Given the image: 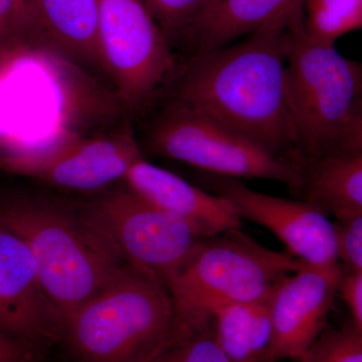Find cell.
<instances>
[{
    "label": "cell",
    "instance_id": "obj_24",
    "mask_svg": "<svg viewBox=\"0 0 362 362\" xmlns=\"http://www.w3.org/2000/svg\"><path fill=\"white\" fill-rule=\"evenodd\" d=\"M335 250L344 271H362V216L333 223Z\"/></svg>",
    "mask_w": 362,
    "mask_h": 362
},
{
    "label": "cell",
    "instance_id": "obj_22",
    "mask_svg": "<svg viewBox=\"0 0 362 362\" xmlns=\"http://www.w3.org/2000/svg\"><path fill=\"white\" fill-rule=\"evenodd\" d=\"M300 362H362V332L354 324L324 329Z\"/></svg>",
    "mask_w": 362,
    "mask_h": 362
},
{
    "label": "cell",
    "instance_id": "obj_17",
    "mask_svg": "<svg viewBox=\"0 0 362 362\" xmlns=\"http://www.w3.org/2000/svg\"><path fill=\"white\" fill-rule=\"evenodd\" d=\"M294 194L335 220L362 216V153L302 161Z\"/></svg>",
    "mask_w": 362,
    "mask_h": 362
},
{
    "label": "cell",
    "instance_id": "obj_11",
    "mask_svg": "<svg viewBox=\"0 0 362 362\" xmlns=\"http://www.w3.org/2000/svg\"><path fill=\"white\" fill-rule=\"evenodd\" d=\"M204 183L211 194L228 202L233 213L263 226L305 265L339 266L333 223L315 206L256 192L239 178L207 175Z\"/></svg>",
    "mask_w": 362,
    "mask_h": 362
},
{
    "label": "cell",
    "instance_id": "obj_16",
    "mask_svg": "<svg viewBox=\"0 0 362 362\" xmlns=\"http://www.w3.org/2000/svg\"><path fill=\"white\" fill-rule=\"evenodd\" d=\"M302 4L303 0H211L181 42L192 54L213 51L289 21L302 11Z\"/></svg>",
    "mask_w": 362,
    "mask_h": 362
},
{
    "label": "cell",
    "instance_id": "obj_3",
    "mask_svg": "<svg viewBox=\"0 0 362 362\" xmlns=\"http://www.w3.org/2000/svg\"><path fill=\"white\" fill-rule=\"evenodd\" d=\"M0 221L30 249L44 291L63 322L127 266L84 207L4 192Z\"/></svg>",
    "mask_w": 362,
    "mask_h": 362
},
{
    "label": "cell",
    "instance_id": "obj_4",
    "mask_svg": "<svg viewBox=\"0 0 362 362\" xmlns=\"http://www.w3.org/2000/svg\"><path fill=\"white\" fill-rule=\"evenodd\" d=\"M286 97L302 161L362 153V65L309 39L302 11L286 28Z\"/></svg>",
    "mask_w": 362,
    "mask_h": 362
},
{
    "label": "cell",
    "instance_id": "obj_18",
    "mask_svg": "<svg viewBox=\"0 0 362 362\" xmlns=\"http://www.w3.org/2000/svg\"><path fill=\"white\" fill-rule=\"evenodd\" d=\"M274 289L261 299L214 312V339L228 362H268Z\"/></svg>",
    "mask_w": 362,
    "mask_h": 362
},
{
    "label": "cell",
    "instance_id": "obj_15",
    "mask_svg": "<svg viewBox=\"0 0 362 362\" xmlns=\"http://www.w3.org/2000/svg\"><path fill=\"white\" fill-rule=\"evenodd\" d=\"M30 42L85 70L105 71L99 40V0H28Z\"/></svg>",
    "mask_w": 362,
    "mask_h": 362
},
{
    "label": "cell",
    "instance_id": "obj_14",
    "mask_svg": "<svg viewBox=\"0 0 362 362\" xmlns=\"http://www.w3.org/2000/svg\"><path fill=\"white\" fill-rule=\"evenodd\" d=\"M124 181L135 194L187 221L202 239L240 228V218L221 197L190 185L144 157L131 166Z\"/></svg>",
    "mask_w": 362,
    "mask_h": 362
},
{
    "label": "cell",
    "instance_id": "obj_13",
    "mask_svg": "<svg viewBox=\"0 0 362 362\" xmlns=\"http://www.w3.org/2000/svg\"><path fill=\"white\" fill-rule=\"evenodd\" d=\"M0 331L42 347L59 341L63 319L44 291L32 252L0 221Z\"/></svg>",
    "mask_w": 362,
    "mask_h": 362
},
{
    "label": "cell",
    "instance_id": "obj_9",
    "mask_svg": "<svg viewBox=\"0 0 362 362\" xmlns=\"http://www.w3.org/2000/svg\"><path fill=\"white\" fill-rule=\"evenodd\" d=\"M133 270L168 288L201 237L187 221L126 187L84 206Z\"/></svg>",
    "mask_w": 362,
    "mask_h": 362
},
{
    "label": "cell",
    "instance_id": "obj_25",
    "mask_svg": "<svg viewBox=\"0 0 362 362\" xmlns=\"http://www.w3.org/2000/svg\"><path fill=\"white\" fill-rule=\"evenodd\" d=\"M343 301L351 314V322L362 332V271H344L337 286Z\"/></svg>",
    "mask_w": 362,
    "mask_h": 362
},
{
    "label": "cell",
    "instance_id": "obj_19",
    "mask_svg": "<svg viewBox=\"0 0 362 362\" xmlns=\"http://www.w3.org/2000/svg\"><path fill=\"white\" fill-rule=\"evenodd\" d=\"M302 11L305 33L318 44L334 45L362 26V0H303Z\"/></svg>",
    "mask_w": 362,
    "mask_h": 362
},
{
    "label": "cell",
    "instance_id": "obj_21",
    "mask_svg": "<svg viewBox=\"0 0 362 362\" xmlns=\"http://www.w3.org/2000/svg\"><path fill=\"white\" fill-rule=\"evenodd\" d=\"M171 47L181 42L206 13L211 0H143Z\"/></svg>",
    "mask_w": 362,
    "mask_h": 362
},
{
    "label": "cell",
    "instance_id": "obj_2",
    "mask_svg": "<svg viewBox=\"0 0 362 362\" xmlns=\"http://www.w3.org/2000/svg\"><path fill=\"white\" fill-rule=\"evenodd\" d=\"M88 71L35 42L0 54V158L90 135L125 110Z\"/></svg>",
    "mask_w": 362,
    "mask_h": 362
},
{
    "label": "cell",
    "instance_id": "obj_12",
    "mask_svg": "<svg viewBox=\"0 0 362 362\" xmlns=\"http://www.w3.org/2000/svg\"><path fill=\"white\" fill-rule=\"evenodd\" d=\"M342 267L302 265L276 285L272 295L268 362L296 359L326 328Z\"/></svg>",
    "mask_w": 362,
    "mask_h": 362
},
{
    "label": "cell",
    "instance_id": "obj_26",
    "mask_svg": "<svg viewBox=\"0 0 362 362\" xmlns=\"http://www.w3.org/2000/svg\"><path fill=\"white\" fill-rule=\"evenodd\" d=\"M39 349L0 331V362H37Z\"/></svg>",
    "mask_w": 362,
    "mask_h": 362
},
{
    "label": "cell",
    "instance_id": "obj_8",
    "mask_svg": "<svg viewBox=\"0 0 362 362\" xmlns=\"http://www.w3.org/2000/svg\"><path fill=\"white\" fill-rule=\"evenodd\" d=\"M99 40L105 71L125 110H144L173 80V47L143 0H99Z\"/></svg>",
    "mask_w": 362,
    "mask_h": 362
},
{
    "label": "cell",
    "instance_id": "obj_10",
    "mask_svg": "<svg viewBox=\"0 0 362 362\" xmlns=\"http://www.w3.org/2000/svg\"><path fill=\"white\" fill-rule=\"evenodd\" d=\"M143 154L129 128L73 138L51 148L0 158V168L56 187L96 190L124 180Z\"/></svg>",
    "mask_w": 362,
    "mask_h": 362
},
{
    "label": "cell",
    "instance_id": "obj_6",
    "mask_svg": "<svg viewBox=\"0 0 362 362\" xmlns=\"http://www.w3.org/2000/svg\"><path fill=\"white\" fill-rule=\"evenodd\" d=\"M302 265L235 228L202 240L168 290L177 318L199 322L223 307L267 296Z\"/></svg>",
    "mask_w": 362,
    "mask_h": 362
},
{
    "label": "cell",
    "instance_id": "obj_23",
    "mask_svg": "<svg viewBox=\"0 0 362 362\" xmlns=\"http://www.w3.org/2000/svg\"><path fill=\"white\" fill-rule=\"evenodd\" d=\"M28 0H0V54L30 42Z\"/></svg>",
    "mask_w": 362,
    "mask_h": 362
},
{
    "label": "cell",
    "instance_id": "obj_7",
    "mask_svg": "<svg viewBox=\"0 0 362 362\" xmlns=\"http://www.w3.org/2000/svg\"><path fill=\"white\" fill-rule=\"evenodd\" d=\"M147 137L154 153L207 175L278 181L293 192L299 187L301 163L275 156L177 104L170 103L162 111Z\"/></svg>",
    "mask_w": 362,
    "mask_h": 362
},
{
    "label": "cell",
    "instance_id": "obj_20",
    "mask_svg": "<svg viewBox=\"0 0 362 362\" xmlns=\"http://www.w3.org/2000/svg\"><path fill=\"white\" fill-rule=\"evenodd\" d=\"M180 322L175 337L149 362H228L214 339L213 316Z\"/></svg>",
    "mask_w": 362,
    "mask_h": 362
},
{
    "label": "cell",
    "instance_id": "obj_5",
    "mask_svg": "<svg viewBox=\"0 0 362 362\" xmlns=\"http://www.w3.org/2000/svg\"><path fill=\"white\" fill-rule=\"evenodd\" d=\"M168 288L126 266L63 322L77 362H149L180 326Z\"/></svg>",
    "mask_w": 362,
    "mask_h": 362
},
{
    "label": "cell",
    "instance_id": "obj_1",
    "mask_svg": "<svg viewBox=\"0 0 362 362\" xmlns=\"http://www.w3.org/2000/svg\"><path fill=\"white\" fill-rule=\"evenodd\" d=\"M289 21L239 42L192 54L176 69L171 103L206 117L275 156L301 163L286 97Z\"/></svg>",
    "mask_w": 362,
    "mask_h": 362
}]
</instances>
